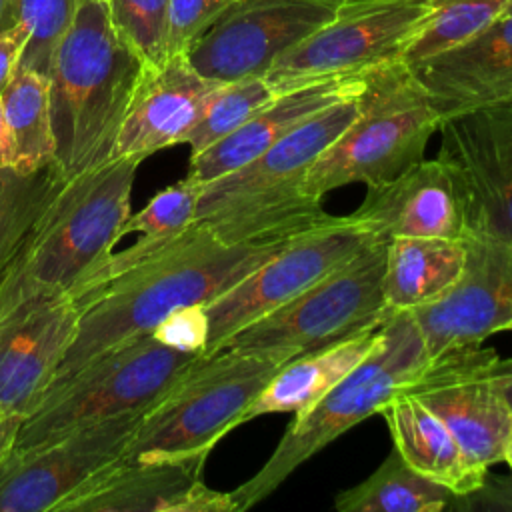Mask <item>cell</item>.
Here are the masks:
<instances>
[{
	"label": "cell",
	"mask_w": 512,
	"mask_h": 512,
	"mask_svg": "<svg viewBox=\"0 0 512 512\" xmlns=\"http://www.w3.org/2000/svg\"><path fill=\"white\" fill-rule=\"evenodd\" d=\"M344 0H234L186 48L190 66L214 82L264 76L272 62L324 26Z\"/></svg>",
	"instance_id": "8fae6325"
},
{
	"label": "cell",
	"mask_w": 512,
	"mask_h": 512,
	"mask_svg": "<svg viewBox=\"0 0 512 512\" xmlns=\"http://www.w3.org/2000/svg\"><path fill=\"white\" fill-rule=\"evenodd\" d=\"M28 36L30 34L22 24H10L0 28V96L16 76Z\"/></svg>",
	"instance_id": "e575fe53"
},
{
	"label": "cell",
	"mask_w": 512,
	"mask_h": 512,
	"mask_svg": "<svg viewBox=\"0 0 512 512\" xmlns=\"http://www.w3.org/2000/svg\"><path fill=\"white\" fill-rule=\"evenodd\" d=\"M382 338L384 322L348 340L284 362L246 408L242 424L276 412H304L352 372Z\"/></svg>",
	"instance_id": "603a6c76"
},
{
	"label": "cell",
	"mask_w": 512,
	"mask_h": 512,
	"mask_svg": "<svg viewBox=\"0 0 512 512\" xmlns=\"http://www.w3.org/2000/svg\"><path fill=\"white\" fill-rule=\"evenodd\" d=\"M200 356L166 346L152 334L98 354L44 390L16 428L6 456L46 444L92 422L150 410Z\"/></svg>",
	"instance_id": "8992f818"
},
{
	"label": "cell",
	"mask_w": 512,
	"mask_h": 512,
	"mask_svg": "<svg viewBox=\"0 0 512 512\" xmlns=\"http://www.w3.org/2000/svg\"><path fill=\"white\" fill-rule=\"evenodd\" d=\"M458 496L416 472L396 448L360 484L338 492L340 512H440Z\"/></svg>",
	"instance_id": "d4e9b609"
},
{
	"label": "cell",
	"mask_w": 512,
	"mask_h": 512,
	"mask_svg": "<svg viewBox=\"0 0 512 512\" xmlns=\"http://www.w3.org/2000/svg\"><path fill=\"white\" fill-rule=\"evenodd\" d=\"M486 374L494 386V390L500 394L508 410L512 412V358H498V354L488 362Z\"/></svg>",
	"instance_id": "d590c367"
},
{
	"label": "cell",
	"mask_w": 512,
	"mask_h": 512,
	"mask_svg": "<svg viewBox=\"0 0 512 512\" xmlns=\"http://www.w3.org/2000/svg\"><path fill=\"white\" fill-rule=\"evenodd\" d=\"M220 84L200 76L184 54L148 66L118 130L114 160L142 162L158 150L184 144Z\"/></svg>",
	"instance_id": "ffe728a7"
},
{
	"label": "cell",
	"mask_w": 512,
	"mask_h": 512,
	"mask_svg": "<svg viewBox=\"0 0 512 512\" xmlns=\"http://www.w3.org/2000/svg\"><path fill=\"white\" fill-rule=\"evenodd\" d=\"M140 160L116 158L64 184L42 222L0 278V318L70 294L120 240Z\"/></svg>",
	"instance_id": "3957f363"
},
{
	"label": "cell",
	"mask_w": 512,
	"mask_h": 512,
	"mask_svg": "<svg viewBox=\"0 0 512 512\" xmlns=\"http://www.w3.org/2000/svg\"><path fill=\"white\" fill-rule=\"evenodd\" d=\"M438 132V156L454 166L464 188L468 234L512 244V104L448 116Z\"/></svg>",
	"instance_id": "5bb4252c"
},
{
	"label": "cell",
	"mask_w": 512,
	"mask_h": 512,
	"mask_svg": "<svg viewBox=\"0 0 512 512\" xmlns=\"http://www.w3.org/2000/svg\"><path fill=\"white\" fill-rule=\"evenodd\" d=\"M292 238L226 242L194 220L166 250L74 298L80 308L74 338L48 386L62 382L98 354L150 334L176 308L216 300Z\"/></svg>",
	"instance_id": "6da1fadb"
},
{
	"label": "cell",
	"mask_w": 512,
	"mask_h": 512,
	"mask_svg": "<svg viewBox=\"0 0 512 512\" xmlns=\"http://www.w3.org/2000/svg\"><path fill=\"white\" fill-rule=\"evenodd\" d=\"M464 266V240L390 238L382 276L386 314L410 312L442 298L458 284Z\"/></svg>",
	"instance_id": "cb8c5ba5"
},
{
	"label": "cell",
	"mask_w": 512,
	"mask_h": 512,
	"mask_svg": "<svg viewBox=\"0 0 512 512\" xmlns=\"http://www.w3.org/2000/svg\"><path fill=\"white\" fill-rule=\"evenodd\" d=\"M442 120L404 62L382 64L358 96L356 118L310 166L300 188L322 200L346 184L386 182L424 158Z\"/></svg>",
	"instance_id": "5b68a950"
},
{
	"label": "cell",
	"mask_w": 512,
	"mask_h": 512,
	"mask_svg": "<svg viewBox=\"0 0 512 512\" xmlns=\"http://www.w3.org/2000/svg\"><path fill=\"white\" fill-rule=\"evenodd\" d=\"M372 240V232L352 214L334 216L294 236L278 254L204 306L208 318L204 354L218 352L234 332L290 302Z\"/></svg>",
	"instance_id": "30bf717a"
},
{
	"label": "cell",
	"mask_w": 512,
	"mask_h": 512,
	"mask_svg": "<svg viewBox=\"0 0 512 512\" xmlns=\"http://www.w3.org/2000/svg\"><path fill=\"white\" fill-rule=\"evenodd\" d=\"M466 266L442 298L410 310L430 358L458 346L482 344L512 318V244L468 234Z\"/></svg>",
	"instance_id": "9a60e30c"
},
{
	"label": "cell",
	"mask_w": 512,
	"mask_h": 512,
	"mask_svg": "<svg viewBox=\"0 0 512 512\" xmlns=\"http://www.w3.org/2000/svg\"><path fill=\"white\" fill-rule=\"evenodd\" d=\"M510 104H512V102H510Z\"/></svg>",
	"instance_id": "60d3db41"
},
{
	"label": "cell",
	"mask_w": 512,
	"mask_h": 512,
	"mask_svg": "<svg viewBox=\"0 0 512 512\" xmlns=\"http://www.w3.org/2000/svg\"><path fill=\"white\" fill-rule=\"evenodd\" d=\"M78 314L76 300L62 294L0 318V416L14 434L60 366Z\"/></svg>",
	"instance_id": "e0dca14e"
},
{
	"label": "cell",
	"mask_w": 512,
	"mask_h": 512,
	"mask_svg": "<svg viewBox=\"0 0 512 512\" xmlns=\"http://www.w3.org/2000/svg\"><path fill=\"white\" fill-rule=\"evenodd\" d=\"M150 334L176 350L204 354L208 344V318L204 304L176 308Z\"/></svg>",
	"instance_id": "836d02e7"
},
{
	"label": "cell",
	"mask_w": 512,
	"mask_h": 512,
	"mask_svg": "<svg viewBox=\"0 0 512 512\" xmlns=\"http://www.w3.org/2000/svg\"><path fill=\"white\" fill-rule=\"evenodd\" d=\"M374 238H452L468 234L466 196L454 166L436 156L418 160L398 176L366 186L352 212Z\"/></svg>",
	"instance_id": "ac0fdd59"
},
{
	"label": "cell",
	"mask_w": 512,
	"mask_h": 512,
	"mask_svg": "<svg viewBox=\"0 0 512 512\" xmlns=\"http://www.w3.org/2000/svg\"><path fill=\"white\" fill-rule=\"evenodd\" d=\"M6 2L8 0H0V24H2V16H4V10H6Z\"/></svg>",
	"instance_id": "f35d334b"
},
{
	"label": "cell",
	"mask_w": 512,
	"mask_h": 512,
	"mask_svg": "<svg viewBox=\"0 0 512 512\" xmlns=\"http://www.w3.org/2000/svg\"><path fill=\"white\" fill-rule=\"evenodd\" d=\"M208 454L118 460L54 512H236L230 492L202 480Z\"/></svg>",
	"instance_id": "2e32d148"
},
{
	"label": "cell",
	"mask_w": 512,
	"mask_h": 512,
	"mask_svg": "<svg viewBox=\"0 0 512 512\" xmlns=\"http://www.w3.org/2000/svg\"><path fill=\"white\" fill-rule=\"evenodd\" d=\"M494 356L482 344L450 348L430 358L422 374L404 388L444 422L468 464L482 476L502 462L512 428V412L486 374Z\"/></svg>",
	"instance_id": "4fadbf2b"
},
{
	"label": "cell",
	"mask_w": 512,
	"mask_h": 512,
	"mask_svg": "<svg viewBox=\"0 0 512 512\" xmlns=\"http://www.w3.org/2000/svg\"><path fill=\"white\" fill-rule=\"evenodd\" d=\"M502 462H506L512 470V428H510V434H508V438L504 442V448H502Z\"/></svg>",
	"instance_id": "74e56055"
},
{
	"label": "cell",
	"mask_w": 512,
	"mask_h": 512,
	"mask_svg": "<svg viewBox=\"0 0 512 512\" xmlns=\"http://www.w3.org/2000/svg\"><path fill=\"white\" fill-rule=\"evenodd\" d=\"M386 246L374 238L290 302L234 332L222 348L278 354L288 362L380 326L390 316L382 296Z\"/></svg>",
	"instance_id": "ba28073f"
},
{
	"label": "cell",
	"mask_w": 512,
	"mask_h": 512,
	"mask_svg": "<svg viewBox=\"0 0 512 512\" xmlns=\"http://www.w3.org/2000/svg\"><path fill=\"white\" fill-rule=\"evenodd\" d=\"M504 330H506V332H512V318L502 326V330H500V332H504Z\"/></svg>",
	"instance_id": "ab89813d"
},
{
	"label": "cell",
	"mask_w": 512,
	"mask_h": 512,
	"mask_svg": "<svg viewBox=\"0 0 512 512\" xmlns=\"http://www.w3.org/2000/svg\"><path fill=\"white\" fill-rule=\"evenodd\" d=\"M114 28L148 66L168 58L170 0H106Z\"/></svg>",
	"instance_id": "4dcf8cb0"
},
{
	"label": "cell",
	"mask_w": 512,
	"mask_h": 512,
	"mask_svg": "<svg viewBox=\"0 0 512 512\" xmlns=\"http://www.w3.org/2000/svg\"><path fill=\"white\" fill-rule=\"evenodd\" d=\"M68 180L52 162L36 172L0 168V278Z\"/></svg>",
	"instance_id": "484cf974"
},
{
	"label": "cell",
	"mask_w": 512,
	"mask_h": 512,
	"mask_svg": "<svg viewBox=\"0 0 512 512\" xmlns=\"http://www.w3.org/2000/svg\"><path fill=\"white\" fill-rule=\"evenodd\" d=\"M428 362L430 354L412 314H390L382 342L318 402L298 412L260 470L230 492L236 512L266 500L308 458L408 388Z\"/></svg>",
	"instance_id": "277c9868"
},
{
	"label": "cell",
	"mask_w": 512,
	"mask_h": 512,
	"mask_svg": "<svg viewBox=\"0 0 512 512\" xmlns=\"http://www.w3.org/2000/svg\"><path fill=\"white\" fill-rule=\"evenodd\" d=\"M506 2L508 0H430L432 14L404 50L400 62L414 66L466 42L488 26Z\"/></svg>",
	"instance_id": "83f0119b"
},
{
	"label": "cell",
	"mask_w": 512,
	"mask_h": 512,
	"mask_svg": "<svg viewBox=\"0 0 512 512\" xmlns=\"http://www.w3.org/2000/svg\"><path fill=\"white\" fill-rule=\"evenodd\" d=\"M14 166V144H12V134L6 122V112L0 96V168Z\"/></svg>",
	"instance_id": "8d00e7d4"
},
{
	"label": "cell",
	"mask_w": 512,
	"mask_h": 512,
	"mask_svg": "<svg viewBox=\"0 0 512 512\" xmlns=\"http://www.w3.org/2000/svg\"><path fill=\"white\" fill-rule=\"evenodd\" d=\"M372 70L328 76L276 94L240 128L190 156L186 176L204 186L244 166L320 110L360 96L368 86Z\"/></svg>",
	"instance_id": "44dd1931"
},
{
	"label": "cell",
	"mask_w": 512,
	"mask_h": 512,
	"mask_svg": "<svg viewBox=\"0 0 512 512\" xmlns=\"http://www.w3.org/2000/svg\"><path fill=\"white\" fill-rule=\"evenodd\" d=\"M442 118L512 102V0L466 42L408 66Z\"/></svg>",
	"instance_id": "d6986e66"
},
{
	"label": "cell",
	"mask_w": 512,
	"mask_h": 512,
	"mask_svg": "<svg viewBox=\"0 0 512 512\" xmlns=\"http://www.w3.org/2000/svg\"><path fill=\"white\" fill-rule=\"evenodd\" d=\"M202 184L184 176L182 180L160 190L136 214L130 212L120 228V238L128 232L142 236H178L196 220V210L202 194Z\"/></svg>",
	"instance_id": "1f68e13d"
},
{
	"label": "cell",
	"mask_w": 512,
	"mask_h": 512,
	"mask_svg": "<svg viewBox=\"0 0 512 512\" xmlns=\"http://www.w3.org/2000/svg\"><path fill=\"white\" fill-rule=\"evenodd\" d=\"M234 0H170L168 8V56L184 54L208 24Z\"/></svg>",
	"instance_id": "d6a6232c"
},
{
	"label": "cell",
	"mask_w": 512,
	"mask_h": 512,
	"mask_svg": "<svg viewBox=\"0 0 512 512\" xmlns=\"http://www.w3.org/2000/svg\"><path fill=\"white\" fill-rule=\"evenodd\" d=\"M146 412L92 422L46 444L4 456L0 512H54L90 478L122 460Z\"/></svg>",
	"instance_id": "7c38bea8"
},
{
	"label": "cell",
	"mask_w": 512,
	"mask_h": 512,
	"mask_svg": "<svg viewBox=\"0 0 512 512\" xmlns=\"http://www.w3.org/2000/svg\"><path fill=\"white\" fill-rule=\"evenodd\" d=\"M378 414L390 430L394 448L416 472L446 486L458 498L472 496L486 486V476L468 464L444 422L414 394L396 392Z\"/></svg>",
	"instance_id": "7402d4cb"
},
{
	"label": "cell",
	"mask_w": 512,
	"mask_h": 512,
	"mask_svg": "<svg viewBox=\"0 0 512 512\" xmlns=\"http://www.w3.org/2000/svg\"><path fill=\"white\" fill-rule=\"evenodd\" d=\"M80 0H8L2 24H22L28 30V42L18 70H32L48 78L54 52L68 32Z\"/></svg>",
	"instance_id": "f546056e"
},
{
	"label": "cell",
	"mask_w": 512,
	"mask_h": 512,
	"mask_svg": "<svg viewBox=\"0 0 512 512\" xmlns=\"http://www.w3.org/2000/svg\"><path fill=\"white\" fill-rule=\"evenodd\" d=\"M274 96L276 90L264 76L222 82L210 96L198 124L184 138V144L190 148V156L240 128Z\"/></svg>",
	"instance_id": "f1b7e54d"
},
{
	"label": "cell",
	"mask_w": 512,
	"mask_h": 512,
	"mask_svg": "<svg viewBox=\"0 0 512 512\" xmlns=\"http://www.w3.org/2000/svg\"><path fill=\"white\" fill-rule=\"evenodd\" d=\"M286 360L278 354L222 348L202 354L140 420L122 460L210 454Z\"/></svg>",
	"instance_id": "52a82bcc"
},
{
	"label": "cell",
	"mask_w": 512,
	"mask_h": 512,
	"mask_svg": "<svg viewBox=\"0 0 512 512\" xmlns=\"http://www.w3.org/2000/svg\"><path fill=\"white\" fill-rule=\"evenodd\" d=\"M6 122L14 144L18 172H36L54 162L48 78L32 70H16L2 94Z\"/></svg>",
	"instance_id": "4316f807"
},
{
	"label": "cell",
	"mask_w": 512,
	"mask_h": 512,
	"mask_svg": "<svg viewBox=\"0 0 512 512\" xmlns=\"http://www.w3.org/2000/svg\"><path fill=\"white\" fill-rule=\"evenodd\" d=\"M430 14V0H344L324 26L282 52L264 78L280 94L400 60Z\"/></svg>",
	"instance_id": "9c48e42d"
},
{
	"label": "cell",
	"mask_w": 512,
	"mask_h": 512,
	"mask_svg": "<svg viewBox=\"0 0 512 512\" xmlns=\"http://www.w3.org/2000/svg\"><path fill=\"white\" fill-rule=\"evenodd\" d=\"M148 64L114 28L106 0H80L48 72L54 164L66 180L114 160Z\"/></svg>",
	"instance_id": "7a4b0ae2"
}]
</instances>
